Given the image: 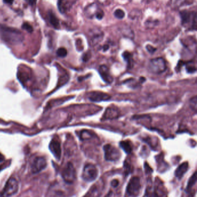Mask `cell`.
<instances>
[{"instance_id":"obj_1","label":"cell","mask_w":197,"mask_h":197,"mask_svg":"<svg viewBox=\"0 0 197 197\" xmlns=\"http://www.w3.org/2000/svg\"><path fill=\"white\" fill-rule=\"evenodd\" d=\"M0 38L10 44H17L23 40V35L17 29L0 24Z\"/></svg>"},{"instance_id":"obj_2","label":"cell","mask_w":197,"mask_h":197,"mask_svg":"<svg viewBox=\"0 0 197 197\" xmlns=\"http://www.w3.org/2000/svg\"><path fill=\"white\" fill-rule=\"evenodd\" d=\"M141 188V180L138 176H134L130 180L126 187L125 197H137Z\"/></svg>"},{"instance_id":"obj_3","label":"cell","mask_w":197,"mask_h":197,"mask_svg":"<svg viewBox=\"0 0 197 197\" xmlns=\"http://www.w3.org/2000/svg\"><path fill=\"white\" fill-rule=\"evenodd\" d=\"M19 190V183L16 179L10 178L7 182L0 193L1 197H10L15 195Z\"/></svg>"},{"instance_id":"obj_4","label":"cell","mask_w":197,"mask_h":197,"mask_svg":"<svg viewBox=\"0 0 197 197\" xmlns=\"http://www.w3.org/2000/svg\"><path fill=\"white\" fill-rule=\"evenodd\" d=\"M182 24L184 26L190 25V27L196 30L197 27V14L196 12H191L187 10H183L180 12Z\"/></svg>"},{"instance_id":"obj_5","label":"cell","mask_w":197,"mask_h":197,"mask_svg":"<svg viewBox=\"0 0 197 197\" xmlns=\"http://www.w3.org/2000/svg\"><path fill=\"white\" fill-rule=\"evenodd\" d=\"M149 67L152 73L160 74L166 70L167 67V62L163 58H154L150 60Z\"/></svg>"},{"instance_id":"obj_6","label":"cell","mask_w":197,"mask_h":197,"mask_svg":"<svg viewBox=\"0 0 197 197\" xmlns=\"http://www.w3.org/2000/svg\"><path fill=\"white\" fill-rule=\"evenodd\" d=\"M98 175V170L95 166L92 164H87L82 172V178L88 182L95 180Z\"/></svg>"},{"instance_id":"obj_7","label":"cell","mask_w":197,"mask_h":197,"mask_svg":"<svg viewBox=\"0 0 197 197\" xmlns=\"http://www.w3.org/2000/svg\"><path fill=\"white\" fill-rule=\"evenodd\" d=\"M105 159L107 161H116L120 159L121 153L116 147L111 144H106L103 146Z\"/></svg>"},{"instance_id":"obj_8","label":"cell","mask_w":197,"mask_h":197,"mask_svg":"<svg viewBox=\"0 0 197 197\" xmlns=\"http://www.w3.org/2000/svg\"><path fill=\"white\" fill-rule=\"evenodd\" d=\"M62 178L68 184H72L76 178V172L73 164L68 163L62 171Z\"/></svg>"},{"instance_id":"obj_9","label":"cell","mask_w":197,"mask_h":197,"mask_svg":"<svg viewBox=\"0 0 197 197\" xmlns=\"http://www.w3.org/2000/svg\"><path fill=\"white\" fill-rule=\"evenodd\" d=\"M85 15L89 19H93L96 18L98 20H101L104 16L103 10L99 8L96 4H91L88 5L85 9Z\"/></svg>"},{"instance_id":"obj_10","label":"cell","mask_w":197,"mask_h":197,"mask_svg":"<svg viewBox=\"0 0 197 197\" xmlns=\"http://www.w3.org/2000/svg\"><path fill=\"white\" fill-rule=\"evenodd\" d=\"M46 160L42 157H38L34 160L31 166V171L33 174H37L46 167Z\"/></svg>"},{"instance_id":"obj_11","label":"cell","mask_w":197,"mask_h":197,"mask_svg":"<svg viewBox=\"0 0 197 197\" xmlns=\"http://www.w3.org/2000/svg\"><path fill=\"white\" fill-rule=\"evenodd\" d=\"M111 96L108 94L101 92L94 91L89 94V99L94 102H100L102 101H106L109 100Z\"/></svg>"},{"instance_id":"obj_12","label":"cell","mask_w":197,"mask_h":197,"mask_svg":"<svg viewBox=\"0 0 197 197\" xmlns=\"http://www.w3.org/2000/svg\"><path fill=\"white\" fill-rule=\"evenodd\" d=\"M103 37V32L101 30L94 29L90 32V41L92 46H95L101 42Z\"/></svg>"},{"instance_id":"obj_13","label":"cell","mask_w":197,"mask_h":197,"mask_svg":"<svg viewBox=\"0 0 197 197\" xmlns=\"http://www.w3.org/2000/svg\"><path fill=\"white\" fill-rule=\"evenodd\" d=\"M98 70L101 78L105 83L108 84H111L112 83L113 78L108 66L105 65H101L99 67Z\"/></svg>"},{"instance_id":"obj_14","label":"cell","mask_w":197,"mask_h":197,"mask_svg":"<svg viewBox=\"0 0 197 197\" xmlns=\"http://www.w3.org/2000/svg\"><path fill=\"white\" fill-rule=\"evenodd\" d=\"M119 111L117 108L108 107L103 115V119L105 120H111L117 118L119 116Z\"/></svg>"},{"instance_id":"obj_15","label":"cell","mask_w":197,"mask_h":197,"mask_svg":"<svg viewBox=\"0 0 197 197\" xmlns=\"http://www.w3.org/2000/svg\"><path fill=\"white\" fill-rule=\"evenodd\" d=\"M49 148L52 153L57 159H60L61 155V149L60 142L56 140H53L50 144Z\"/></svg>"},{"instance_id":"obj_16","label":"cell","mask_w":197,"mask_h":197,"mask_svg":"<svg viewBox=\"0 0 197 197\" xmlns=\"http://www.w3.org/2000/svg\"><path fill=\"white\" fill-rule=\"evenodd\" d=\"M147 196L148 197H167L163 185L160 182L158 184L156 183L152 194H150V196L147 195Z\"/></svg>"},{"instance_id":"obj_17","label":"cell","mask_w":197,"mask_h":197,"mask_svg":"<svg viewBox=\"0 0 197 197\" xmlns=\"http://www.w3.org/2000/svg\"><path fill=\"white\" fill-rule=\"evenodd\" d=\"M188 169V162H184L181 164L175 171V175L176 177L178 178L179 179H181L184 176V175L187 172Z\"/></svg>"},{"instance_id":"obj_18","label":"cell","mask_w":197,"mask_h":197,"mask_svg":"<svg viewBox=\"0 0 197 197\" xmlns=\"http://www.w3.org/2000/svg\"><path fill=\"white\" fill-rule=\"evenodd\" d=\"M120 146L127 154H130L132 150L131 143L130 141H122L120 142Z\"/></svg>"},{"instance_id":"obj_19","label":"cell","mask_w":197,"mask_h":197,"mask_svg":"<svg viewBox=\"0 0 197 197\" xmlns=\"http://www.w3.org/2000/svg\"><path fill=\"white\" fill-rule=\"evenodd\" d=\"M197 182V172H195L194 174L191 176L187 183V187L186 188V192H188L192 187L195 185Z\"/></svg>"},{"instance_id":"obj_20","label":"cell","mask_w":197,"mask_h":197,"mask_svg":"<svg viewBox=\"0 0 197 197\" xmlns=\"http://www.w3.org/2000/svg\"><path fill=\"white\" fill-rule=\"evenodd\" d=\"M49 19L51 24L55 28H58L59 27V21L55 15L52 12L49 13Z\"/></svg>"},{"instance_id":"obj_21","label":"cell","mask_w":197,"mask_h":197,"mask_svg":"<svg viewBox=\"0 0 197 197\" xmlns=\"http://www.w3.org/2000/svg\"><path fill=\"white\" fill-rule=\"evenodd\" d=\"M122 56L124 58V61L127 62L128 67H132V63H133V58H132V55L128 51H125L122 54Z\"/></svg>"},{"instance_id":"obj_22","label":"cell","mask_w":197,"mask_h":197,"mask_svg":"<svg viewBox=\"0 0 197 197\" xmlns=\"http://www.w3.org/2000/svg\"><path fill=\"white\" fill-rule=\"evenodd\" d=\"M58 8L61 13H64L67 9V2L66 0H58Z\"/></svg>"},{"instance_id":"obj_23","label":"cell","mask_w":197,"mask_h":197,"mask_svg":"<svg viewBox=\"0 0 197 197\" xmlns=\"http://www.w3.org/2000/svg\"><path fill=\"white\" fill-rule=\"evenodd\" d=\"M193 2L194 0H175V4L179 7H181L191 5Z\"/></svg>"},{"instance_id":"obj_24","label":"cell","mask_w":197,"mask_h":197,"mask_svg":"<svg viewBox=\"0 0 197 197\" xmlns=\"http://www.w3.org/2000/svg\"><path fill=\"white\" fill-rule=\"evenodd\" d=\"M93 137L91 132L88 130H84L82 131L80 133V139L81 140H90Z\"/></svg>"},{"instance_id":"obj_25","label":"cell","mask_w":197,"mask_h":197,"mask_svg":"<svg viewBox=\"0 0 197 197\" xmlns=\"http://www.w3.org/2000/svg\"><path fill=\"white\" fill-rule=\"evenodd\" d=\"M186 68L188 73H192L196 71V67L193 62H188L186 65Z\"/></svg>"},{"instance_id":"obj_26","label":"cell","mask_w":197,"mask_h":197,"mask_svg":"<svg viewBox=\"0 0 197 197\" xmlns=\"http://www.w3.org/2000/svg\"><path fill=\"white\" fill-rule=\"evenodd\" d=\"M190 107L193 111H194L195 112L197 111V99L196 96L191 98L190 100Z\"/></svg>"},{"instance_id":"obj_27","label":"cell","mask_w":197,"mask_h":197,"mask_svg":"<svg viewBox=\"0 0 197 197\" xmlns=\"http://www.w3.org/2000/svg\"><path fill=\"white\" fill-rule=\"evenodd\" d=\"M141 12L139 10H132L130 14V18L131 19H135L140 17Z\"/></svg>"},{"instance_id":"obj_28","label":"cell","mask_w":197,"mask_h":197,"mask_svg":"<svg viewBox=\"0 0 197 197\" xmlns=\"http://www.w3.org/2000/svg\"><path fill=\"white\" fill-rule=\"evenodd\" d=\"M114 15L116 18L120 19H122L125 16L124 12L122 10H120V9L116 10L114 13Z\"/></svg>"},{"instance_id":"obj_29","label":"cell","mask_w":197,"mask_h":197,"mask_svg":"<svg viewBox=\"0 0 197 197\" xmlns=\"http://www.w3.org/2000/svg\"><path fill=\"white\" fill-rule=\"evenodd\" d=\"M159 23L158 20H149L146 22V26L148 27H153L156 26L157 25H158Z\"/></svg>"},{"instance_id":"obj_30","label":"cell","mask_w":197,"mask_h":197,"mask_svg":"<svg viewBox=\"0 0 197 197\" xmlns=\"http://www.w3.org/2000/svg\"><path fill=\"white\" fill-rule=\"evenodd\" d=\"M57 54L58 56L64 57L67 54V51L65 48H63V47L60 48L57 51Z\"/></svg>"},{"instance_id":"obj_31","label":"cell","mask_w":197,"mask_h":197,"mask_svg":"<svg viewBox=\"0 0 197 197\" xmlns=\"http://www.w3.org/2000/svg\"><path fill=\"white\" fill-rule=\"evenodd\" d=\"M21 27L23 29L26 30L27 32H32L33 31V28H32V27L28 23H24L22 24V26Z\"/></svg>"},{"instance_id":"obj_32","label":"cell","mask_w":197,"mask_h":197,"mask_svg":"<svg viewBox=\"0 0 197 197\" xmlns=\"http://www.w3.org/2000/svg\"><path fill=\"white\" fill-rule=\"evenodd\" d=\"M124 167L125 171L127 174H129L130 173L132 172L131 166L130 164V163L128 162H127V161L124 162Z\"/></svg>"},{"instance_id":"obj_33","label":"cell","mask_w":197,"mask_h":197,"mask_svg":"<svg viewBox=\"0 0 197 197\" xmlns=\"http://www.w3.org/2000/svg\"><path fill=\"white\" fill-rule=\"evenodd\" d=\"M97 1L101 4L103 5H105V6L110 5L112 2V0H97Z\"/></svg>"},{"instance_id":"obj_34","label":"cell","mask_w":197,"mask_h":197,"mask_svg":"<svg viewBox=\"0 0 197 197\" xmlns=\"http://www.w3.org/2000/svg\"><path fill=\"white\" fill-rule=\"evenodd\" d=\"M144 167H145V170L146 174H150L151 172H153V169H151V168L150 167L149 165L147 163H145Z\"/></svg>"},{"instance_id":"obj_35","label":"cell","mask_w":197,"mask_h":197,"mask_svg":"<svg viewBox=\"0 0 197 197\" xmlns=\"http://www.w3.org/2000/svg\"><path fill=\"white\" fill-rule=\"evenodd\" d=\"M146 48H147V50H148V51L150 52V53H154V52L156 51V50L155 48L152 47V46H151L150 45L147 46Z\"/></svg>"},{"instance_id":"obj_36","label":"cell","mask_w":197,"mask_h":197,"mask_svg":"<svg viewBox=\"0 0 197 197\" xmlns=\"http://www.w3.org/2000/svg\"><path fill=\"white\" fill-rule=\"evenodd\" d=\"M118 185H119V182L117 180H113L112 182H111V185L112 186V187H117L118 186Z\"/></svg>"},{"instance_id":"obj_37","label":"cell","mask_w":197,"mask_h":197,"mask_svg":"<svg viewBox=\"0 0 197 197\" xmlns=\"http://www.w3.org/2000/svg\"><path fill=\"white\" fill-rule=\"evenodd\" d=\"M25 1L28 3V4L31 5H33L35 3V0H25Z\"/></svg>"},{"instance_id":"obj_38","label":"cell","mask_w":197,"mask_h":197,"mask_svg":"<svg viewBox=\"0 0 197 197\" xmlns=\"http://www.w3.org/2000/svg\"><path fill=\"white\" fill-rule=\"evenodd\" d=\"M109 46L108 45H105L103 46V50L104 51H106L109 49Z\"/></svg>"},{"instance_id":"obj_39","label":"cell","mask_w":197,"mask_h":197,"mask_svg":"<svg viewBox=\"0 0 197 197\" xmlns=\"http://www.w3.org/2000/svg\"><path fill=\"white\" fill-rule=\"evenodd\" d=\"M14 0H4V1L7 3V4H12L13 3Z\"/></svg>"},{"instance_id":"obj_40","label":"cell","mask_w":197,"mask_h":197,"mask_svg":"<svg viewBox=\"0 0 197 197\" xmlns=\"http://www.w3.org/2000/svg\"><path fill=\"white\" fill-rule=\"evenodd\" d=\"M4 156L0 154V162H2V161H4Z\"/></svg>"},{"instance_id":"obj_41","label":"cell","mask_w":197,"mask_h":197,"mask_svg":"<svg viewBox=\"0 0 197 197\" xmlns=\"http://www.w3.org/2000/svg\"><path fill=\"white\" fill-rule=\"evenodd\" d=\"M153 0H147V1H148V2H151V1H152Z\"/></svg>"},{"instance_id":"obj_42","label":"cell","mask_w":197,"mask_h":197,"mask_svg":"<svg viewBox=\"0 0 197 197\" xmlns=\"http://www.w3.org/2000/svg\"><path fill=\"white\" fill-rule=\"evenodd\" d=\"M1 169H2V167H1V166H0V171H1Z\"/></svg>"}]
</instances>
